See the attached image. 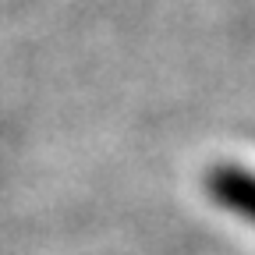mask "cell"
Instances as JSON below:
<instances>
[{
  "mask_svg": "<svg viewBox=\"0 0 255 255\" xmlns=\"http://www.w3.org/2000/svg\"><path fill=\"white\" fill-rule=\"evenodd\" d=\"M206 191L220 209L255 223V174L252 170L238 163H216L206 174Z\"/></svg>",
  "mask_w": 255,
  "mask_h": 255,
  "instance_id": "1",
  "label": "cell"
}]
</instances>
